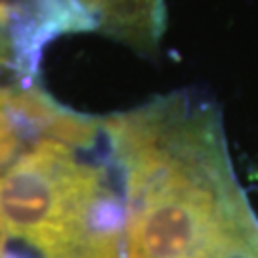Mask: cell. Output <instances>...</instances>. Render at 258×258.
<instances>
[{
    "mask_svg": "<svg viewBox=\"0 0 258 258\" xmlns=\"http://www.w3.org/2000/svg\"><path fill=\"white\" fill-rule=\"evenodd\" d=\"M84 2L86 6H96V8H100V6H120V4H126V2H132V4H146V8L148 12L151 14V18L157 19L161 18V10H157V4H159V0H81Z\"/></svg>",
    "mask_w": 258,
    "mask_h": 258,
    "instance_id": "1",
    "label": "cell"
},
{
    "mask_svg": "<svg viewBox=\"0 0 258 258\" xmlns=\"http://www.w3.org/2000/svg\"><path fill=\"white\" fill-rule=\"evenodd\" d=\"M2 243H4V241H2V237H0V252H2Z\"/></svg>",
    "mask_w": 258,
    "mask_h": 258,
    "instance_id": "2",
    "label": "cell"
}]
</instances>
